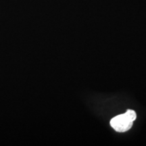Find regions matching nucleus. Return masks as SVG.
<instances>
[{
  "mask_svg": "<svg viewBox=\"0 0 146 146\" xmlns=\"http://www.w3.org/2000/svg\"><path fill=\"white\" fill-rule=\"evenodd\" d=\"M137 115L134 110H129L125 114L118 115L110 120V125L115 131L120 133L126 132L132 127Z\"/></svg>",
  "mask_w": 146,
  "mask_h": 146,
  "instance_id": "nucleus-1",
  "label": "nucleus"
}]
</instances>
